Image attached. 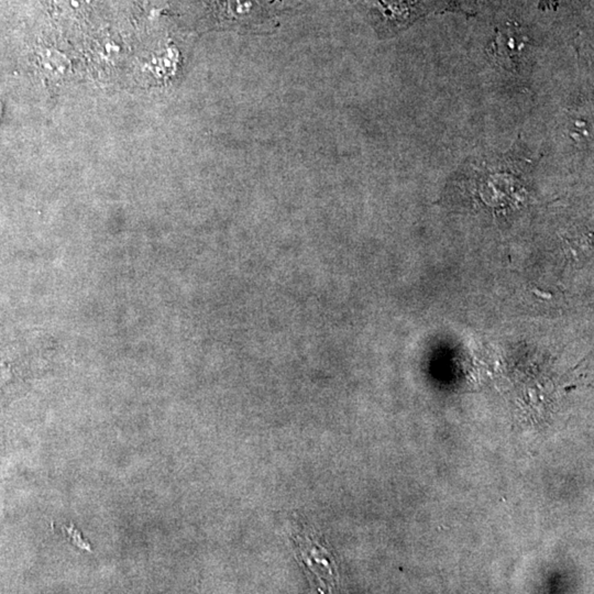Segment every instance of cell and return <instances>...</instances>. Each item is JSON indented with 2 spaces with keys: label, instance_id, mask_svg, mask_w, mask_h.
I'll list each match as a JSON object with an SVG mask.
<instances>
[{
  "label": "cell",
  "instance_id": "3",
  "mask_svg": "<svg viewBox=\"0 0 594 594\" xmlns=\"http://www.w3.org/2000/svg\"><path fill=\"white\" fill-rule=\"evenodd\" d=\"M56 8L69 16L84 14L94 3V0H54Z\"/></svg>",
  "mask_w": 594,
  "mask_h": 594
},
{
  "label": "cell",
  "instance_id": "2",
  "mask_svg": "<svg viewBox=\"0 0 594 594\" xmlns=\"http://www.w3.org/2000/svg\"><path fill=\"white\" fill-rule=\"evenodd\" d=\"M42 66L51 76H62L69 70L70 63L59 52L48 50L43 54Z\"/></svg>",
  "mask_w": 594,
  "mask_h": 594
},
{
  "label": "cell",
  "instance_id": "1",
  "mask_svg": "<svg viewBox=\"0 0 594 594\" xmlns=\"http://www.w3.org/2000/svg\"><path fill=\"white\" fill-rule=\"evenodd\" d=\"M530 39L522 31L514 28L497 31L494 42V53L503 63L513 65L528 50Z\"/></svg>",
  "mask_w": 594,
  "mask_h": 594
},
{
  "label": "cell",
  "instance_id": "4",
  "mask_svg": "<svg viewBox=\"0 0 594 594\" xmlns=\"http://www.w3.org/2000/svg\"><path fill=\"white\" fill-rule=\"evenodd\" d=\"M69 536H70V539H73V543L74 544L77 545V546L82 547V548H86V549L92 550V548L90 547V544H87L86 541H84V539L82 537L81 534L78 533V530H75V528H71L65 530Z\"/></svg>",
  "mask_w": 594,
  "mask_h": 594
}]
</instances>
